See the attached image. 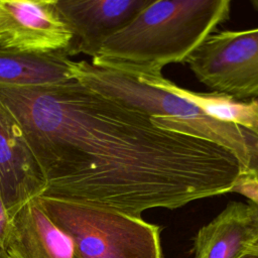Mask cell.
<instances>
[{"mask_svg":"<svg viewBox=\"0 0 258 258\" xmlns=\"http://www.w3.org/2000/svg\"><path fill=\"white\" fill-rule=\"evenodd\" d=\"M0 190L10 219L44 192L43 177L23 129L1 99Z\"/></svg>","mask_w":258,"mask_h":258,"instance_id":"7","label":"cell"},{"mask_svg":"<svg viewBox=\"0 0 258 258\" xmlns=\"http://www.w3.org/2000/svg\"><path fill=\"white\" fill-rule=\"evenodd\" d=\"M229 0H152L111 36L91 63L136 74H162L188 57L229 19Z\"/></svg>","mask_w":258,"mask_h":258,"instance_id":"3","label":"cell"},{"mask_svg":"<svg viewBox=\"0 0 258 258\" xmlns=\"http://www.w3.org/2000/svg\"><path fill=\"white\" fill-rule=\"evenodd\" d=\"M5 251L10 258H78L71 238L51 221L37 199L11 217Z\"/></svg>","mask_w":258,"mask_h":258,"instance_id":"9","label":"cell"},{"mask_svg":"<svg viewBox=\"0 0 258 258\" xmlns=\"http://www.w3.org/2000/svg\"><path fill=\"white\" fill-rule=\"evenodd\" d=\"M258 239L257 212L249 203L231 202L194 241V258H245Z\"/></svg>","mask_w":258,"mask_h":258,"instance_id":"10","label":"cell"},{"mask_svg":"<svg viewBox=\"0 0 258 258\" xmlns=\"http://www.w3.org/2000/svg\"><path fill=\"white\" fill-rule=\"evenodd\" d=\"M73 41L56 0H0V48L70 56Z\"/></svg>","mask_w":258,"mask_h":258,"instance_id":"6","label":"cell"},{"mask_svg":"<svg viewBox=\"0 0 258 258\" xmlns=\"http://www.w3.org/2000/svg\"><path fill=\"white\" fill-rule=\"evenodd\" d=\"M37 201L71 238L78 258H163L160 227L141 217L46 197Z\"/></svg>","mask_w":258,"mask_h":258,"instance_id":"4","label":"cell"},{"mask_svg":"<svg viewBox=\"0 0 258 258\" xmlns=\"http://www.w3.org/2000/svg\"><path fill=\"white\" fill-rule=\"evenodd\" d=\"M73 80L75 60L64 54L0 48V87H46Z\"/></svg>","mask_w":258,"mask_h":258,"instance_id":"11","label":"cell"},{"mask_svg":"<svg viewBox=\"0 0 258 258\" xmlns=\"http://www.w3.org/2000/svg\"><path fill=\"white\" fill-rule=\"evenodd\" d=\"M251 5H252L253 8L258 12V0H252V1H251Z\"/></svg>","mask_w":258,"mask_h":258,"instance_id":"17","label":"cell"},{"mask_svg":"<svg viewBox=\"0 0 258 258\" xmlns=\"http://www.w3.org/2000/svg\"><path fill=\"white\" fill-rule=\"evenodd\" d=\"M248 256H252L253 258H258V239L254 243V245L251 247Z\"/></svg>","mask_w":258,"mask_h":258,"instance_id":"15","label":"cell"},{"mask_svg":"<svg viewBox=\"0 0 258 258\" xmlns=\"http://www.w3.org/2000/svg\"><path fill=\"white\" fill-rule=\"evenodd\" d=\"M174 88L179 95L199 106L208 115L258 135V100L241 101L217 92H194L177 85Z\"/></svg>","mask_w":258,"mask_h":258,"instance_id":"12","label":"cell"},{"mask_svg":"<svg viewBox=\"0 0 258 258\" xmlns=\"http://www.w3.org/2000/svg\"><path fill=\"white\" fill-rule=\"evenodd\" d=\"M245 258H253V257H252V256H246Z\"/></svg>","mask_w":258,"mask_h":258,"instance_id":"18","label":"cell"},{"mask_svg":"<svg viewBox=\"0 0 258 258\" xmlns=\"http://www.w3.org/2000/svg\"><path fill=\"white\" fill-rule=\"evenodd\" d=\"M75 80L123 106L149 116L163 129L205 139L231 151L242 173L258 179V135L218 120L179 95L162 74H136L75 63Z\"/></svg>","mask_w":258,"mask_h":258,"instance_id":"2","label":"cell"},{"mask_svg":"<svg viewBox=\"0 0 258 258\" xmlns=\"http://www.w3.org/2000/svg\"><path fill=\"white\" fill-rule=\"evenodd\" d=\"M186 63L213 92L258 100V28L213 32Z\"/></svg>","mask_w":258,"mask_h":258,"instance_id":"5","label":"cell"},{"mask_svg":"<svg viewBox=\"0 0 258 258\" xmlns=\"http://www.w3.org/2000/svg\"><path fill=\"white\" fill-rule=\"evenodd\" d=\"M11 228V219L4 205L0 190V250H5V244Z\"/></svg>","mask_w":258,"mask_h":258,"instance_id":"14","label":"cell"},{"mask_svg":"<svg viewBox=\"0 0 258 258\" xmlns=\"http://www.w3.org/2000/svg\"><path fill=\"white\" fill-rule=\"evenodd\" d=\"M40 168L41 197L135 217L232 192L242 170L228 149L166 130L80 82L0 87Z\"/></svg>","mask_w":258,"mask_h":258,"instance_id":"1","label":"cell"},{"mask_svg":"<svg viewBox=\"0 0 258 258\" xmlns=\"http://www.w3.org/2000/svg\"><path fill=\"white\" fill-rule=\"evenodd\" d=\"M232 192H238L248 200V203L252 205L257 212L258 223V179L252 175L241 174Z\"/></svg>","mask_w":258,"mask_h":258,"instance_id":"13","label":"cell"},{"mask_svg":"<svg viewBox=\"0 0 258 258\" xmlns=\"http://www.w3.org/2000/svg\"><path fill=\"white\" fill-rule=\"evenodd\" d=\"M152 0H56L57 8L74 33L70 56L92 58L116 32L127 26Z\"/></svg>","mask_w":258,"mask_h":258,"instance_id":"8","label":"cell"},{"mask_svg":"<svg viewBox=\"0 0 258 258\" xmlns=\"http://www.w3.org/2000/svg\"><path fill=\"white\" fill-rule=\"evenodd\" d=\"M0 258H10L5 250H0Z\"/></svg>","mask_w":258,"mask_h":258,"instance_id":"16","label":"cell"}]
</instances>
